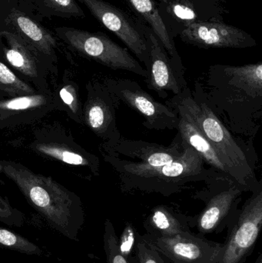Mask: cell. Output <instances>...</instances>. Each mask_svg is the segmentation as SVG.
Here are the masks:
<instances>
[{
  "label": "cell",
  "mask_w": 262,
  "mask_h": 263,
  "mask_svg": "<svg viewBox=\"0 0 262 263\" xmlns=\"http://www.w3.org/2000/svg\"><path fill=\"white\" fill-rule=\"evenodd\" d=\"M103 83L121 103L143 116V125L146 129L164 131L178 128L176 111L156 101L137 82L126 79L106 78Z\"/></svg>",
  "instance_id": "obj_8"
},
{
  "label": "cell",
  "mask_w": 262,
  "mask_h": 263,
  "mask_svg": "<svg viewBox=\"0 0 262 263\" xmlns=\"http://www.w3.org/2000/svg\"><path fill=\"white\" fill-rule=\"evenodd\" d=\"M168 102L181 106L192 117L215 148L234 182L249 193L262 186L255 173L258 157L253 142H246L232 134L206 104L198 89L194 87L192 91L187 86Z\"/></svg>",
  "instance_id": "obj_2"
},
{
  "label": "cell",
  "mask_w": 262,
  "mask_h": 263,
  "mask_svg": "<svg viewBox=\"0 0 262 263\" xmlns=\"http://www.w3.org/2000/svg\"><path fill=\"white\" fill-rule=\"evenodd\" d=\"M139 233L132 222H126L119 237H118V247L120 253L129 261L133 254L135 243Z\"/></svg>",
  "instance_id": "obj_28"
},
{
  "label": "cell",
  "mask_w": 262,
  "mask_h": 263,
  "mask_svg": "<svg viewBox=\"0 0 262 263\" xmlns=\"http://www.w3.org/2000/svg\"><path fill=\"white\" fill-rule=\"evenodd\" d=\"M194 87L232 134L252 142L261 126V62L212 65L204 83Z\"/></svg>",
  "instance_id": "obj_1"
},
{
  "label": "cell",
  "mask_w": 262,
  "mask_h": 263,
  "mask_svg": "<svg viewBox=\"0 0 262 263\" xmlns=\"http://www.w3.org/2000/svg\"><path fill=\"white\" fill-rule=\"evenodd\" d=\"M50 93H35L0 101V120H27V116L38 114V109L50 108L53 103Z\"/></svg>",
  "instance_id": "obj_22"
},
{
  "label": "cell",
  "mask_w": 262,
  "mask_h": 263,
  "mask_svg": "<svg viewBox=\"0 0 262 263\" xmlns=\"http://www.w3.org/2000/svg\"><path fill=\"white\" fill-rule=\"evenodd\" d=\"M186 44L201 49H246L257 42L246 31L224 22L195 23L178 35Z\"/></svg>",
  "instance_id": "obj_16"
},
{
  "label": "cell",
  "mask_w": 262,
  "mask_h": 263,
  "mask_svg": "<svg viewBox=\"0 0 262 263\" xmlns=\"http://www.w3.org/2000/svg\"><path fill=\"white\" fill-rule=\"evenodd\" d=\"M166 105L172 108L178 114V125L177 130L180 133L183 139L187 142L188 145L201 156L205 163L209 165L210 168H213L217 173L223 176L229 177L226 166L221 162L215 148L205 137L189 114L181 106L175 103L166 101Z\"/></svg>",
  "instance_id": "obj_17"
},
{
  "label": "cell",
  "mask_w": 262,
  "mask_h": 263,
  "mask_svg": "<svg viewBox=\"0 0 262 263\" xmlns=\"http://www.w3.org/2000/svg\"><path fill=\"white\" fill-rule=\"evenodd\" d=\"M129 263H169L156 250L149 247L138 236L135 243L133 254Z\"/></svg>",
  "instance_id": "obj_27"
},
{
  "label": "cell",
  "mask_w": 262,
  "mask_h": 263,
  "mask_svg": "<svg viewBox=\"0 0 262 263\" xmlns=\"http://www.w3.org/2000/svg\"><path fill=\"white\" fill-rule=\"evenodd\" d=\"M244 193V189L228 176L214 179L207 184V188L194 196L205 202V208L198 214L190 216V228L205 237L223 233L236 216Z\"/></svg>",
  "instance_id": "obj_5"
},
{
  "label": "cell",
  "mask_w": 262,
  "mask_h": 263,
  "mask_svg": "<svg viewBox=\"0 0 262 263\" xmlns=\"http://www.w3.org/2000/svg\"><path fill=\"white\" fill-rule=\"evenodd\" d=\"M90 13L113 32L146 67L149 61L147 40L143 23L128 12L104 0H78Z\"/></svg>",
  "instance_id": "obj_11"
},
{
  "label": "cell",
  "mask_w": 262,
  "mask_h": 263,
  "mask_svg": "<svg viewBox=\"0 0 262 263\" xmlns=\"http://www.w3.org/2000/svg\"><path fill=\"white\" fill-rule=\"evenodd\" d=\"M33 145L35 149L45 156L74 166L88 168L95 176L98 175L99 159L75 143L71 145L58 141L40 139Z\"/></svg>",
  "instance_id": "obj_20"
},
{
  "label": "cell",
  "mask_w": 262,
  "mask_h": 263,
  "mask_svg": "<svg viewBox=\"0 0 262 263\" xmlns=\"http://www.w3.org/2000/svg\"><path fill=\"white\" fill-rule=\"evenodd\" d=\"M103 248L106 254V263H129L127 259L120 253L118 247V236L115 227L109 219L104 224Z\"/></svg>",
  "instance_id": "obj_25"
},
{
  "label": "cell",
  "mask_w": 262,
  "mask_h": 263,
  "mask_svg": "<svg viewBox=\"0 0 262 263\" xmlns=\"http://www.w3.org/2000/svg\"><path fill=\"white\" fill-rule=\"evenodd\" d=\"M185 145L186 141L178 132L172 143L168 146L155 142L131 140L121 136L116 140L103 142L101 152L105 161L157 166L178 159L183 154Z\"/></svg>",
  "instance_id": "obj_9"
},
{
  "label": "cell",
  "mask_w": 262,
  "mask_h": 263,
  "mask_svg": "<svg viewBox=\"0 0 262 263\" xmlns=\"http://www.w3.org/2000/svg\"><path fill=\"white\" fill-rule=\"evenodd\" d=\"M190 216L166 205L154 207L143 222L146 233L170 237L191 231Z\"/></svg>",
  "instance_id": "obj_21"
},
{
  "label": "cell",
  "mask_w": 262,
  "mask_h": 263,
  "mask_svg": "<svg viewBox=\"0 0 262 263\" xmlns=\"http://www.w3.org/2000/svg\"><path fill=\"white\" fill-rule=\"evenodd\" d=\"M60 97L65 104L69 106L72 114L74 115V119L78 123L83 122V109L80 106V103L78 100L76 90L72 86H66L60 90Z\"/></svg>",
  "instance_id": "obj_29"
},
{
  "label": "cell",
  "mask_w": 262,
  "mask_h": 263,
  "mask_svg": "<svg viewBox=\"0 0 262 263\" xmlns=\"http://www.w3.org/2000/svg\"><path fill=\"white\" fill-rule=\"evenodd\" d=\"M5 174L12 179L31 206L48 225L66 239L78 241L85 223L81 199L51 177L36 174L15 162L0 163Z\"/></svg>",
  "instance_id": "obj_3"
},
{
  "label": "cell",
  "mask_w": 262,
  "mask_h": 263,
  "mask_svg": "<svg viewBox=\"0 0 262 263\" xmlns=\"http://www.w3.org/2000/svg\"><path fill=\"white\" fill-rule=\"evenodd\" d=\"M255 263H262V253H260Z\"/></svg>",
  "instance_id": "obj_30"
},
{
  "label": "cell",
  "mask_w": 262,
  "mask_h": 263,
  "mask_svg": "<svg viewBox=\"0 0 262 263\" xmlns=\"http://www.w3.org/2000/svg\"><path fill=\"white\" fill-rule=\"evenodd\" d=\"M7 25L12 32L18 34L45 57L52 62L56 60V40L48 29L15 9L8 15Z\"/></svg>",
  "instance_id": "obj_18"
},
{
  "label": "cell",
  "mask_w": 262,
  "mask_h": 263,
  "mask_svg": "<svg viewBox=\"0 0 262 263\" xmlns=\"http://www.w3.org/2000/svg\"><path fill=\"white\" fill-rule=\"evenodd\" d=\"M0 248L26 255L42 256L43 250L21 235L0 227Z\"/></svg>",
  "instance_id": "obj_23"
},
{
  "label": "cell",
  "mask_w": 262,
  "mask_h": 263,
  "mask_svg": "<svg viewBox=\"0 0 262 263\" xmlns=\"http://www.w3.org/2000/svg\"><path fill=\"white\" fill-rule=\"evenodd\" d=\"M88 97L83 109V122L103 142L123 136L117 127V110L121 102L105 83L92 81L87 86Z\"/></svg>",
  "instance_id": "obj_14"
},
{
  "label": "cell",
  "mask_w": 262,
  "mask_h": 263,
  "mask_svg": "<svg viewBox=\"0 0 262 263\" xmlns=\"http://www.w3.org/2000/svg\"><path fill=\"white\" fill-rule=\"evenodd\" d=\"M44 6L50 12L66 18H83L86 16L84 11L75 0H44Z\"/></svg>",
  "instance_id": "obj_26"
},
{
  "label": "cell",
  "mask_w": 262,
  "mask_h": 263,
  "mask_svg": "<svg viewBox=\"0 0 262 263\" xmlns=\"http://www.w3.org/2000/svg\"><path fill=\"white\" fill-rule=\"evenodd\" d=\"M55 32L71 49L82 57L113 69L124 70L139 77L147 76L144 66L128 49L111 40L103 32H91L71 27H58Z\"/></svg>",
  "instance_id": "obj_6"
},
{
  "label": "cell",
  "mask_w": 262,
  "mask_h": 263,
  "mask_svg": "<svg viewBox=\"0 0 262 263\" xmlns=\"http://www.w3.org/2000/svg\"><path fill=\"white\" fill-rule=\"evenodd\" d=\"M126 2L136 18L153 31L174 64L180 71L185 72L183 60L177 50L175 41L169 35L160 16L156 0H126Z\"/></svg>",
  "instance_id": "obj_19"
},
{
  "label": "cell",
  "mask_w": 262,
  "mask_h": 263,
  "mask_svg": "<svg viewBox=\"0 0 262 263\" xmlns=\"http://www.w3.org/2000/svg\"><path fill=\"white\" fill-rule=\"evenodd\" d=\"M158 12L172 39L190 25L223 22L228 12L224 0H156Z\"/></svg>",
  "instance_id": "obj_12"
},
{
  "label": "cell",
  "mask_w": 262,
  "mask_h": 263,
  "mask_svg": "<svg viewBox=\"0 0 262 263\" xmlns=\"http://www.w3.org/2000/svg\"><path fill=\"white\" fill-rule=\"evenodd\" d=\"M262 227V186L251 193L227 227L217 263H246L253 253Z\"/></svg>",
  "instance_id": "obj_7"
},
{
  "label": "cell",
  "mask_w": 262,
  "mask_h": 263,
  "mask_svg": "<svg viewBox=\"0 0 262 263\" xmlns=\"http://www.w3.org/2000/svg\"><path fill=\"white\" fill-rule=\"evenodd\" d=\"M114 168L123 193L141 192L168 196L182 193L193 182L209 183L223 175L206 168L201 156L186 142L183 154L165 165H135L106 161Z\"/></svg>",
  "instance_id": "obj_4"
},
{
  "label": "cell",
  "mask_w": 262,
  "mask_h": 263,
  "mask_svg": "<svg viewBox=\"0 0 262 263\" xmlns=\"http://www.w3.org/2000/svg\"><path fill=\"white\" fill-rule=\"evenodd\" d=\"M143 28L149 51V61L145 67L147 87L156 92L160 98H167L169 92L178 95L188 86L185 72L174 64L153 31L143 23Z\"/></svg>",
  "instance_id": "obj_13"
},
{
  "label": "cell",
  "mask_w": 262,
  "mask_h": 263,
  "mask_svg": "<svg viewBox=\"0 0 262 263\" xmlns=\"http://www.w3.org/2000/svg\"><path fill=\"white\" fill-rule=\"evenodd\" d=\"M0 89L7 92L8 95L13 97L36 93L35 89H32L26 82L20 80L2 61H0Z\"/></svg>",
  "instance_id": "obj_24"
},
{
  "label": "cell",
  "mask_w": 262,
  "mask_h": 263,
  "mask_svg": "<svg viewBox=\"0 0 262 263\" xmlns=\"http://www.w3.org/2000/svg\"><path fill=\"white\" fill-rule=\"evenodd\" d=\"M141 238L169 263H217L223 249V243L192 231L170 237L145 233Z\"/></svg>",
  "instance_id": "obj_10"
},
{
  "label": "cell",
  "mask_w": 262,
  "mask_h": 263,
  "mask_svg": "<svg viewBox=\"0 0 262 263\" xmlns=\"http://www.w3.org/2000/svg\"><path fill=\"white\" fill-rule=\"evenodd\" d=\"M0 59L23 77L44 88L52 60L12 31H0Z\"/></svg>",
  "instance_id": "obj_15"
}]
</instances>
